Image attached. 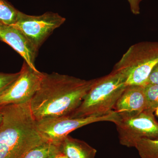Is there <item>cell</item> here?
Returning a JSON list of instances; mask_svg holds the SVG:
<instances>
[{
  "label": "cell",
  "mask_w": 158,
  "mask_h": 158,
  "mask_svg": "<svg viewBox=\"0 0 158 158\" xmlns=\"http://www.w3.org/2000/svg\"><path fill=\"white\" fill-rule=\"evenodd\" d=\"M95 81L43 73L39 89L30 102L35 120L68 116L78 107Z\"/></svg>",
  "instance_id": "cell-1"
},
{
  "label": "cell",
  "mask_w": 158,
  "mask_h": 158,
  "mask_svg": "<svg viewBox=\"0 0 158 158\" xmlns=\"http://www.w3.org/2000/svg\"><path fill=\"white\" fill-rule=\"evenodd\" d=\"M0 108V158H23L31 149L48 142L38 130L30 102Z\"/></svg>",
  "instance_id": "cell-2"
},
{
  "label": "cell",
  "mask_w": 158,
  "mask_h": 158,
  "mask_svg": "<svg viewBox=\"0 0 158 158\" xmlns=\"http://www.w3.org/2000/svg\"><path fill=\"white\" fill-rule=\"evenodd\" d=\"M126 77L118 71L95 79L78 107L68 117L82 118L107 115L113 111L118 99L127 85Z\"/></svg>",
  "instance_id": "cell-3"
},
{
  "label": "cell",
  "mask_w": 158,
  "mask_h": 158,
  "mask_svg": "<svg viewBox=\"0 0 158 158\" xmlns=\"http://www.w3.org/2000/svg\"><path fill=\"white\" fill-rule=\"evenodd\" d=\"M158 63V42H141L132 45L116 63L113 70L121 72L127 86L144 87Z\"/></svg>",
  "instance_id": "cell-4"
},
{
  "label": "cell",
  "mask_w": 158,
  "mask_h": 158,
  "mask_svg": "<svg viewBox=\"0 0 158 158\" xmlns=\"http://www.w3.org/2000/svg\"><path fill=\"white\" fill-rule=\"evenodd\" d=\"M120 118L114 110L107 115L71 118L67 116L50 118L37 121L38 130L48 142L59 145L69 133L81 127L98 122H111L117 124Z\"/></svg>",
  "instance_id": "cell-5"
},
{
  "label": "cell",
  "mask_w": 158,
  "mask_h": 158,
  "mask_svg": "<svg viewBox=\"0 0 158 158\" xmlns=\"http://www.w3.org/2000/svg\"><path fill=\"white\" fill-rule=\"evenodd\" d=\"M65 21V18L58 13L46 12L34 16L19 11L17 20L12 26L24 34L37 50L46 39Z\"/></svg>",
  "instance_id": "cell-6"
},
{
  "label": "cell",
  "mask_w": 158,
  "mask_h": 158,
  "mask_svg": "<svg viewBox=\"0 0 158 158\" xmlns=\"http://www.w3.org/2000/svg\"><path fill=\"white\" fill-rule=\"evenodd\" d=\"M116 125L119 143L126 147H135L141 138H158V122L153 113L148 110L131 118L120 119Z\"/></svg>",
  "instance_id": "cell-7"
},
{
  "label": "cell",
  "mask_w": 158,
  "mask_h": 158,
  "mask_svg": "<svg viewBox=\"0 0 158 158\" xmlns=\"http://www.w3.org/2000/svg\"><path fill=\"white\" fill-rule=\"evenodd\" d=\"M16 80L0 95V107L30 102L39 89L43 73L35 71L26 62Z\"/></svg>",
  "instance_id": "cell-8"
},
{
  "label": "cell",
  "mask_w": 158,
  "mask_h": 158,
  "mask_svg": "<svg viewBox=\"0 0 158 158\" xmlns=\"http://www.w3.org/2000/svg\"><path fill=\"white\" fill-rule=\"evenodd\" d=\"M0 41L9 44L18 53L33 70L39 71L35 65L38 50L19 30L12 25L0 24Z\"/></svg>",
  "instance_id": "cell-9"
},
{
  "label": "cell",
  "mask_w": 158,
  "mask_h": 158,
  "mask_svg": "<svg viewBox=\"0 0 158 158\" xmlns=\"http://www.w3.org/2000/svg\"><path fill=\"white\" fill-rule=\"evenodd\" d=\"M144 87L128 85L116 102L114 110L120 119L137 116L146 110Z\"/></svg>",
  "instance_id": "cell-10"
},
{
  "label": "cell",
  "mask_w": 158,
  "mask_h": 158,
  "mask_svg": "<svg viewBox=\"0 0 158 158\" xmlns=\"http://www.w3.org/2000/svg\"><path fill=\"white\" fill-rule=\"evenodd\" d=\"M59 152L68 158H95V148L85 141L66 136L59 145Z\"/></svg>",
  "instance_id": "cell-11"
},
{
  "label": "cell",
  "mask_w": 158,
  "mask_h": 158,
  "mask_svg": "<svg viewBox=\"0 0 158 158\" xmlns=\"http://www.w3.org/2000/svg\"><path fill=\"white\" fill-rule=\"evenodd\" d=\"M135 148L141 158H158V138H141L136 143Z\"/></svg>",
  "instance_id": "cell-12"
},
{
  "label": "cell",
  "mask_w": 158,
  "mask_h": 158,
  "mask_svg": "<svg viewBox=\"0 0 158 158\" xmlns=\"http://www.w3.org/2000/svg\"><path fill=\"white\" fill-rule=\"evenodd\" d=\"M59 153V145L47 142L31 149L23 158H48Z\"/></svg>",
  "instance_id": "cell-13"
},
{
  "label": "cell",
  "mask_w": 158,
  "mask_h": 158,
  "mask_svg": "<svg viewBox=\"0 0 158 158\" xmlns=\"http://www.w3.org/2000/svg\"><path fill=\"white\" fill-rule=\"evenodd\" d=\"M19 11L6 0H0V24H14Z\"/></svg>",
  "instance_id": "cell-14"
},
{
  "label": "cell",
  "mask_w": 158,
  "mask_h": 158,
  "mask_svg": "<svg viewBox=\"0 0 158 158\" xmlns=\"http://www.w3.org/2000/svg\"><path fill=\"white\" fill-rule=\"evenodd\" d=\"M146 110L154 112L158 107V85L148 84L144 87Z\"/></svg>",
  "instance_id": "cell-15"
},
{
  "label": "cell",
  "mask_w": 158,
  "mask_h": 158,
  "mask_svg": "<svg viewBox=\"0 0 158 158\" xmlns=\"http://www.w3.org/2000/svg\"><path fill=\"white\" fill-rule=\"evenodd\" d=\"M20 72L13 73L0 72V95L16 80Z\"/></svg>",
  "instance_id": "cell-16"
},
{
  "label": "cell",
  "mask_w": 158,
  "mask_h": 158,
  "mask_svg": "<svg viewBox=\"0 0 158 158\" xmlns=\"http://www.w3.org/2000/svg\"><path fill=\"white\" fill-rule=\"evenodd\" d=\"M149 84L158 85V63L154 67L150 74L148 81V84Z\"/></svg>",
  "instance_id": "cell-17"
},
{
  "label": "cell",
  "mask_w": 158,
  "mask_h": 158,
  "mask_svg": "<svg viewBox=\"0 0 158 158\" xmlns=\"http://www.w3.org/2000/svg\"><path fill=\"white\" fill-rule=\"evenodd\" d=\"M130 4V9L133 14H140V3L142 0H127Z\"/></svg>",
  "instance_id": "cell-18"
},
{
  "label": "cell",
  "mask_w": 158,
  "mask_h": 158,
  "mask_svg": "<svg viewBox=\"0 0 158 158\" xmlns=\"http://www.w3.org/2000/svg\"><path fill=\"white\" fill-rule=\"evenodd\" d=\"M53 158H68L67 157L65 156L64 155L61 153H59L57 154Z\"/></svg>",
  "instance_id": "cell-19"
},
{
  "label": "cell",
  "mask_w": 158,
  "mask_h": 158,
  "mask_svg": "<svg viewBox=\"0 0 158 158\" xmlns=\"http://www.w3.org/2000/svg\"><path fill=\"white\" fill-rule=\"evenodd\" d=\"M2 118L3 113L2 112V110H1V108H0V124H1L2 120Z\"/></svg>",
  "instance_id": "cell-20"
},
{
  "label": "cell",
  "mask_w": 158,
  "mask_h": 158,
  "mask_svg": "<svg viewBox=\"0 0 158 158\" xmlns=\"http://www.w3.org/2000/svg\"><path fill=\"white\" fill-rule=\"evenodd\" d=\"M156 114L158 116V107L155 110Z\"/></svg>",
  "instance_id": "cell-21"
},
{
  "label": "cell",
  "mask_w": 158,
  "mask_h": 158,
  "mask_svg": "<svg viewBox=\"0 0 158 158\" xmlns=\"http://www.w3.org/2000/svg\"><path fill=\"white\" fill-rule=\"evenodd\" d=\"M55 155L51 156L49 157H48V158H53L55 156Z\"/></svg>",
  "instance_id": "cell-22"
}]
</instances>
